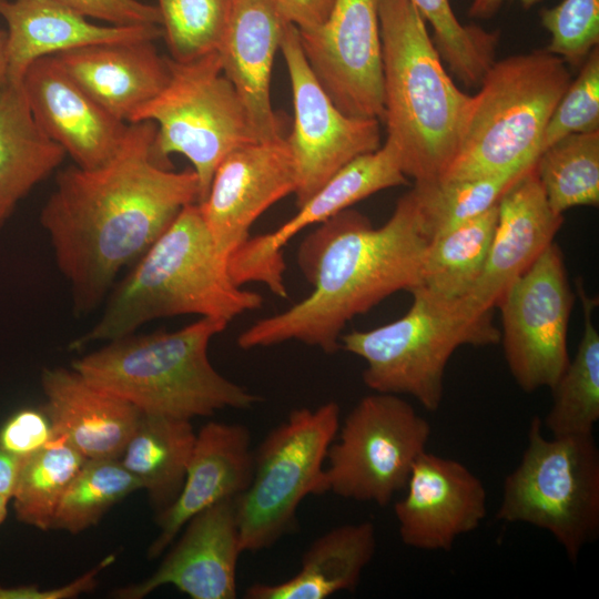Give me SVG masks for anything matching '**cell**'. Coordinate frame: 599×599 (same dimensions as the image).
I'll list each match as a JSON object with an SVG mask.
<instances>
[{
	"label": "cell",
	"mask_w": 599,
	"mask_h": 599,
	"mask_svg": "<svg viewBox=\"0 0 599 599\" xmlns=\"http://www.w3.org/2000/svg\"><path fill=\"white\" fill-rule=\"evenodd\" d=\"M156 126L129 123L100 166L60 170L40 213L77 313L94 309L119 272L138 261L189 204L199 201L193 170L174 172L153 154Z\"/></svg>",
	"instance_id": "1"
},
{
	"label": "cell",
	"mask_w": 599,
	"mask_h": 599,
	"mask_svg": "<svg viewBox=\"0 0 599 599\" xmlns=\"http://www.w3.org/2000/svg\"><path fill=\"white\" fill-rule=\"evenodd\" d=\"M425 235L412 191L379 227L351 207L317 224L301 242L297 265L312 292L256 321L237 337L242 349L301 342L333 354L345 325L386 297L422 281Z\"/></svg>",
	"instance_id": "2"
},
{
	"label": "cell",
	"mask_w": 599,
	"mask_h": 599,
	"mask_svg": "<svg viewBox=\"0 0 599 599\" xmlns=\"http://www.w3.org/2000/svg\"><path fill=\"white\" fill-rule=\"evenodd\" d=\"M386 142L415 183L440 180L451 164L471 95L447 73L410 0H379Z\"/></svg>",
	"instance_id": "3"
},
{
	"label": "cell",
	"mask_w": 599,
	"mask_h": 599,
	"mask_svg": "<svg viewBox=\"0 0 599 599\" xmlns=\"http://www.w3.org/2000/svg\"><path fill=\"white\" fill-rule=\"evenodd\" d=\"M263 297L236 285L197 203L186 205L110 295L100 319L70 343L80 349L133 334L146 322L183 314L227 324Z\"/></svg>",
	"instance_id": "4"
},
{
	"label": "cell",
	"mask_w": 599,
	"mask_h": 599,
	"mask_svg": "<svg viewBox=\"0 0 599 599\" xmlns=\"http://www.w3.org/2000/svg\"><path fill=\"white\" fill-rule=\"evenodd\" d=\"M221 319L201 317L174 332L130 334L72 362L92 385L146 414L193 419L224 408L247 409L257 395L221 375L211 364V339Z\"/></svg>",
	"instance_id": "5"
},
{
	"label": "cell",
	"mask_w": 599,
	"mask_h": 599,
	"mask_svg": "<svg viewBox=\"0 0 599 599\" xmlns=\"http://www.w3.org/2000/svg\"><path fill=\"white\" fill-rule=\"evenodd\" d=\"M570 82L568 64L547 50L495 61L471 95L456 155L440 180L531 167L548 120Z\"/></svg>",
	"instance_id": "6"
},
{
	"label": "cell",
	"mask_w": 599,
	"mask_h": 599,
	"mask_svg": "<svg viewBox=\"0 0 599 599\" xmlns=\"http://www.w3.org/2000/svg\"><path fill=\"white\" fill-rule=\"evenodd\" d=\"M413 303L398 319L368 331L341 336V347L365 361L362 377L375 393L409 395L429 412L444 397L446 366L464 345L500 343L493 315L474 318L456 301L435 297L420 288L409 292Z\"/></svg>",
	"instance_id": "7"
},
{
	"label": "cell",
	"mask_w": 599,
	"mask_h": 599,
	"mask_svg": "<svg viewBox=\"0 0 599 599\" xmlns=\"http://www.w3.org/2000/svg\"><path fill=\"white\" fill-rule=\"evenodd\" d=\"M496 519L551 534L568 559L599 535V449L593 434L552 437L534 417L527 447L504 480Z\"/></svg>",
	"instance_id": "8"
},
{
	"label": "cell",
	"mask_w": 599,
	"mask_h": 599,
	"mask_svg": "<svg viewBox=\"0 0 599 599\" xmlns=\"http://www.w3.org/2000/svg\"><path fill=\"white\" fill-rule=\"evenodd\" d=\"M169 68L165 87L131 123L155 124L153 154L163 166L171 167L172 154L191 162L199 180L200 203L221 161L235 149L260 140L216 51L184 62L169 58Z\"/></svg>",
	"instance_id": "9"
},
{
	"label": "cell",
	"mask_w": 599,
	"mask_h": 599,
	"mask_svg": "<svg viewBox=\"0 0 599 599\" xmlns=\"http://www.w3.org/2000/svg\"><path fill=\"white\" fill-rule=\"evenodd\" d=\"M336 402L297 408L254 451L252 479L235 498L243 552L272 547L297 526V508L308 495L326 493L327 450L341 422Z\"/></svg>",
	"instance_id": "10"
},
{
	"label": "cell",
	"mask_w": 599,
	"mask_h": 599,
	"mask_svg": "<svg viewBox=\"0 0 599 599\" xmlns=\"http://www.w3.org/2000/svg\"><path fill=\"white\" fill-rule=\"evenodd\" d=\"M429 437L428 420L399 395L363 397L339 425L327 450L326 493L385 507L405 489Z\"/></svg>",
	"instance_id": "11"
},
{
	"label": "cell",
	"mask_w": 599,
	"mask_h": 599,
	"mask_svg": "<svg viewBox=\"0 0 599 599\" xmlns=\"http://www.w3.org/2000/svg\"><path fill=\"white\" fill-rule=\"evenodd\" d=\"M573 300L564 254L552 242L497 302L504 356L522 392L551 389L566 369Z\"/></svg>",
	"instance_id": "12"
},
{
	"label": "cell",
	"mask_w": 599,
	"mask_h": 599,
	"mask_svg": "<svg viewBox=\"0 0 599 599\" xmlns=\"http://www.w3.org/2000/svg\"><path fill=\"white\" fill-rule=\"evenodd\" d=\"M280 49L292 88L294 124L285 141L301 206L343 166L380 146V121L351 116L334 104L307 63L298 30L291 22L284 26Z\"/></svg>",
	"instance_id": "13"
},
{
	"label": "cell",
	"mask_w": 599,
	"mask_h": 599,
	"mask_svg": "<svg viewBox=\"0 0 599 599\" xmlns=\"http://www.w3.org/2000/svg\"><path fill=\"white\" fill-rule=\"evenodd\" d=\"M379 0H335L326 20L298 30L316 79L345 114L384 119Z\"/></svg>",
	"instance_id": "14"
},
{
	"label": "cell",
	"mask_w": 599,
	"mask_h": 599,
	"mask_svg": "<svg viewBox=\"0 0 599 599\" xmlns=\"http://www.w3.org/2000/svg\"><path fill=\"white\" fill-rule=\"evenodd\" d=\"M407 184L398 154L385 141L377 150L359 155L337 171L290 220L276 230L250 236L227 258L233 282L264 284L278 297H287L284 247L298 233L379 191Z\"/></svg>",
	"instance_id": "15"
},
{
	"label": "cell",
	"mask_w": 599,
	"mask_h": 599,
	"mask_svg": "<svg viewBox=\"0 0 599 599\" xmlns=\"http://www.w3.org/2000/svg\"><path fill=\"white\" fill-rule=\"evenodd\" d=\"M295 189L294 162L284 136L229 153L197 203L220 254L227 260L251 236L253 223Z\"/></svg>",
	"instance_id": "16"
},
{
	"label": "cell",
	"mask_w": 599,
	"mask_h": 599,
	"mask_svg": "<svg viewBox=\"0 0 599 599\" xmlns=\"http://www.w3.org/2000/svg\"><path fill=\"white\" fill-rule=\"evenodd\" d=\"M405 489L394 514L402 542L415 549L449 551L487 514L481 480L460 461L427 450L415 461Z\"/></svg>",
	"instance_id": "17"
},
{
	"label": "cell",
	"mask_w": 599,
	"mask_h": 599,
	"mask_svg": "<svg viewBox=\"0 0 599 599\" xmlns=\"http://www.w3.org/2000/svg\"><path fill=\"white\" fill-rule=\"evenodd\" d=\"M564 215L549 206L534 165L498 201V216L484 268L456 303L466 315H493L506 290L554 242Z\"/></svg>",
	"instance_id": "18"
},
{
	"label": "cell",
	"mask_w": 599,
	"mask_h": 599,
	"mask_svg": "<svg viewBox=\"0 0 599 599\" xmlns=\"http://www.w3.org/2000/svg\"><path fill=\"white\" fill-rule=\"evenodd\" d=\"M158 569L146 579L116 588L112 597L142 599L173 586L192 599L236 598V570L243 552L235 498L221 500L194 515Z\"/></svg>",
	"instance_id": "19"
},
{
	"label": "cell",
	"mask_w": 599,
	"mask_h": 599,
	"mask_svg": "<svg viewBox=\"0 0 599 599\" xmlns=\"http://www.w3.org/2000/svg\"><path fill=\"white\" fill-rule=\"evenodd\" d=\"M20 84L35 123L75 165L93 169L114 155L128 123L99 105L52 55L32 62Z\"/></svg>",
	"instance_id": "20"
},
{
	"label": "cell",
	"mask_w": 599,
	"mask_h": 599,
	"mask_svg": "<svg viewBox=\"0 0 599 599\" xmlns=\"http://www.w3.org/2000/svg\"><path fill=\"white\" fill-rule=\"evenodd\" d=\"M253 465L247 427L221 422L205 424L196 434L179 496L158 515L160 531L148 549V558L161 556L194 515L240 496L251 483Z\"/></svg>",
	"instance_id": "21"
},
{
	"label": "cell",
	"mask_w": 599,
	"mask_h": 599,
	"mask_svg": "<svg viewBox=\"0 0 599 599\" xmlns=\"http://www.w3.org/2000/svg\"><path fill=\"white\" fill-rule=\"evenodd\" d=\"M286 22L275 0H232L216 50L222 71L242 100L260 141L284 136L270 85Z\"/></svg>",
	"instance_id": "22"
},
{
	"label": "cell",
	"mask_w": 599,
	"mask_h": 599,
	"mask_svg": "<svg viewBox=\"0 0 599 599\" xmlns=\"http://www.w3.org/2000/svg\"><path fill=\"white\" fill-rule=\"evenodd\" d=\"M153 42L99 43L52 57L109 114L129 124L170 78L169 58Z\"/></svg>",
	"instance_id": "23"
},
{
	"label": "cell",
	"mask_w": 599,
	"mask_h": 599,
	"mask_svg": "<svg viewBox=\"0 0 599 599\" xmlns=\"http://www.w3.org/2000/svg\"><path fill=\"white\" fill-rule=\"evenodd\" d=\"M8 26L10 83H20L35 60L81 47L155 41L161 26H101L58 0H0Z\"/></svg>",
	"instance_id": "24"
},
{
	"label": "cell",
	"mask_w": 599,
	"mask_h": 599,
	"mask_svg": "<svg viewBox=\"0 0 599 599\" xmlns=\"http://www.w3.org/2000/svg\"><path fill=\"white\" fill-rule=\"evenodd\" d=\"M41 385L57 438L87 459H120L141 412L89 383L72 367L45 368Z\"/></svg>",
	"instance_id": "25"
},
{
	"label": "cell",
	"mask_w": 599,
	"mask_h": 599,
	"mask_svg": "<svg viewBox=\"0 0 599 599\" xmlns=\"http://www.w3.org/2000/svg\"><path fill=\"white\" fill-rule=\"evenodd\" d=\"M376 551L370 521L335 527L315 539L304 552L297 573L278 583L250 586L247 599H326L354 591Z\"/></svg>",
	"instance_id": "26"
},
{
	"label": "cell",
	"mask_w": 599,
	"mask_h": 599,
	"mask_svg": "<svg viewBox=\"0 0 599 599\" xmlns=\"http://www.w3.org/2000/svg\"><path fill=\"white\" fill-rule=\"evenodd\" d=\"M64 158L35 123L21 84L10 83L0 97V230Z\"/></svg>",
	"instance_id": "27"
},
{
	"label": "cell",
	"mask_w": 599,
	"mask_h": 599,
	"mask_svg": "<svg viewBox=\"0 0 599 599\" xmlns=\"http://www.w3.org/2000/svg\"><path fill=\"white\" fill-rule=\"evenodd\" d=\"M196 438L191 420L141 412L120 457L158 515L179 496Z\"/></svg>",
	"instance_id": "28"
},
{
	"label": "cell",
	"mask_w": 599,
	"mask_h": 599,
	"mask_svg": "<svg viewBox=\"0 0 599 599\" xmlns=\"http://www.w3.org/2000/svg\"><path fill=\"white\" fill-rule=\"evenodd\" d=\"M576 291L583 329L575 357L551 388L554 402L544 425L552 437L593 434L599 420V333L592 319L598 298L587 293L581 278Z\"/></svg>",
	"instance_id": "29"
},
{
	"label": "cell",
	"mask_w": 599,
	"mask_h": 599,
	"mask_svg": "<svg viewBox=\"0 0 599 599\" xmlns=\"http://www.w3.org/2000/svg\"><path fill=\"white\" fill-rule=\"evenodd\" d=\"M497 216L498 203L432 238L424 255L422 281L416 288L446 301L463 298L484 268Z\"/></svg>",
	"instance_id": "30"
},
{
	"label": "cell",
	"mask_w": 599,
	"mask_h": 599,
	"mask_svg": "<svg viewBox=\"0 0 599 599\" xmlns=\"http://www.w3.org/2000/svg\"><path fill=\"white\" fill-rule=\"evenodd\" d=\"M535 172L551 210L599 204V131L567 135L536 159Z\"/></svg>",
	"instance_id": "31"
},
{
	"label": "cell",
	"mask_w": 599,
	"mask_h": 599,
	"mask_svg": "<svg viewBox=\"0 0 599 599\" xmlns=\"http://www.w3.org/2000/svg\"><path fill=\"white\" fill-rule=\"evenodd\" d=\"M528 170L475 179L415 183L410 191L425 235L430 241L485 213L496 205L507 189Z\"/></svg>",
	"instance_id": "32"
},
{
	"label": "cell",
	"mask_w": 599,
	"mask_h": 599,
	"mask_svg": "<svg viewBox=\"0 0 599 599\" xmlns=\"http://www.w3.org/2000/svg\"><path fill=\"white\" fill-rule=\"evenodd\" d=\"M87 458L63 438L23 460L11 500L17 519L47 531L67 487Z\"/></svg>",
	"instance_id": "33"
},
{
	"label": "cell",
	"mask_w": 599,
	"mask_h": 599,
	"mask_svg": "<svg viewBox=\"0 0 599 599\" xmlns=\"http://www.w3.org/2000/svg\"><path fill=\"white\" fill-rule=\"evenodd\" d=\"M140 489L141 484L120 459H87L61 497L52 529L80 534L97 525L115 504Z\"/></svg>",
	"instance_id": "34"
},
{
	"label": "cell",
	"mask_w": 599,
	"mask_h": 599,
	"mask_svg": "<svg viewBox=\"0 0 599 599\" xmlns=\"http://www.w3.org/2000/svg\"><path fill=\"white\" fill-rule=\"evenodd\" d=\"M433 29V41L453 74L466 87L479 85L496 61L499 31L463 24L449 0H410Z\"/></svg>",
	"instance_id": "35"
},
{
	"label": "cell",
	"mask_w": 599,
	"mask_h": 599,
	"mask_svg": "<svg viewBox=\"0 0 599 599\" xmlns=\"http://www.w3.org/2000/svg\"><path fill=\"white\" fill-rule=\"evenodd\" d=\"M232 0H158L171 59L190 61L217 50Z\"/></svg>",
	"instance_id": "36"
},
{
	"label": "cell",
	"mask_w": 599,
	"mask_h": 599,
	"mask_svg": "<svg viewBox=\"0 0 599 599\" xmlns=\"http://www.w3.org/2000/svg\"><path fill=\"white\" fill-rule=\"evenodd\" d=\"M599 131V48L580 65L545 128L539 154L556 141L575 133Z\"/></svg>",
	"instance_id": "37"
},
{
	"label": "cell",
	"mask_w": 599,
	"mask_h": 599,
	"mask_svg": "<svg viewBox=\"0 0 599 599\" xmlns=\"http://www.w3.org/2000/svg\"><path fill=\"white\" fill-rule=\"evenodd\" d=\"M550 34L547 51L579 67L599 43V0H562L540 11Z\"/></svg>",
	"instance_id": "38"
},
{
	"label": "cell",
	"mask_w": 599,
	"mask_h": 599,
	"mask_svg": "<svg viewBox=\"0 0 599 599\" xmlns=\"http://www.w3.org/2000/svg\"><path fill=\"white\" fill-rule=\"evenodd\" d=\"M57 439L45 407H24L0 427V446L11 455L27 459Z\"/></svg>",
	"instance_id": "39"
},
{
	"label": "cell",
	"mask_w": 599,
	"mask_h": 599,
	"mask_svg": "<svg viewBox=\"0 0 599 599\" xmlns=\"http://www.w3.org/2000/svg\"><path fill=\"white\" fill-rule=\"evenodd\" d=\"M88 18L114 26H161L156 6L139 0H58Z\"/></svg>",
	"instance_id": "40"
},
{
	"label": "cell",
	"mask_w": 599,
	"mask_h": 599,
	"mask_svg": "<svg viewBox=\"0 0 599 599\" xmlns=\"http://www.w3.org/2000/svg\"><path fill=\"white\" fill-rule=\"evenodd\" d=\"M114 555L103 558L97 566L73 581L52 589H41L35 585L0 586V599H72L92 591L98 583V575L111 566Z\"/></svg>",
	"instance_id": "41"
},
{
	"label": "cell",
	"mask_w": 599,
	"mask_h": 599,
	"mask_svg": "<svg viewBox=\"0 0 599 599\" xmlns=\"http://www.w3.org/2000/svg\"><path fill=\"white\" fill-rule=\"evenodd\" d=\"M285 21L298 30L322 24L328 17L335 0H275Z\"/></svg>",
	"instance_id": "42"
},
{
	"label": "cell",
	"mask_w": 599,
	"mask_h": 599,
	"mask_svg": "<svg viewBox=\"0 0 599 599\" xmlns=\"http://www.w3.org/2000/svg\"><path fill=\"white\" fill-rule=\"evenodd\" d=\"M23 459H20L0 446V495L12 498Z\"/></svg>",
	"instance_id": "43"
},
{
	"label": "cell",
	"mask_w": 599,
	"mask_h": 599,
	"mask_svg": "<svg viewBox=\"0 0 599 599\" xmlns=\"http://www.w3.org/2000/svg\"><path fill=\"white\" fill-rule=\"evenodd\" d=\"M506 0H471L467 14L473 19H489L494 17ZM522 8L529 9L540 0H517Z\"/></svg>",
	"instance_id": "44"
},
{
	"label": "cell",
	"mask_w": 599,
	"mask_h": 599,
	"mask_svg": "<svg viewBox=\"0 0 599 599\" xmlns=\"http://www.w3.org/2000/svg\"><path fill=\"white\" fill-rule=\"evenodd\" d=\"M9 84L8 32L0 29V97Z\"/></svg>",
	"instance_id": "45"
},
{
	"label": "cell",
	"mask_w": 599,
	"mask_h": 599,
	"mask_svg": "<svg viewBox=\"0 0 599 599\" xmlns=\"http://www.w3.org/2000/svg\"><path fill=\"white\" fill-rule=\"evenodd\" d=\"M11 499L9 497L0 495V525L7 517L8 514V504Z\"/></svg>",
	"instance_id": "46"
}]
</instances>
